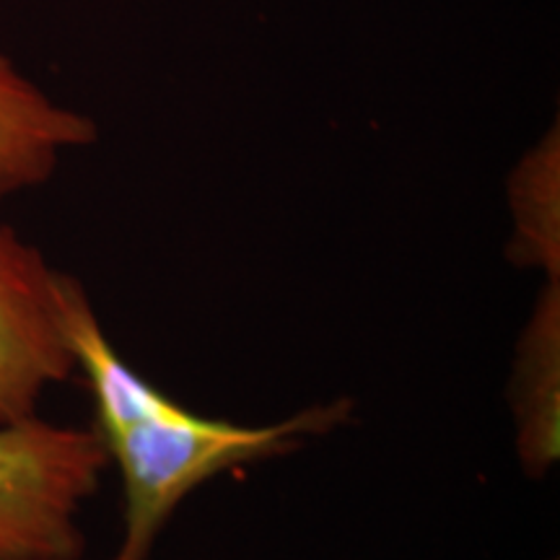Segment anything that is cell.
Segmentation results:
<instances>
[{
    "label": "cell",
    "instance_id": "cell-1",
    "mask_svg": "<svg viewBox=\"0 0 560 560\" xmlns=\"http://www.w3.org/2000/svg\"><path fill=\"white\" fill-rule=\"evenodd\" d=\"M350 412L353 400L338 397L276 423L242 425L185 408L177 416L143 418L104 433L125 495L122 542L112 560H149L159 535L192 490L234 467L296 452L310 439L346 425Z\"/></svg>",
    "mask_w": 560,
    "mask_h": 560
},
{
    "label": "cell",
    "instance_id": "cell-2",
    "mask_svg": "<svg viewBox=\"0 0 560 560\" xmlns=\"http://www.w3.org/2000/svg\"><path fill=\"white\" fill-rule=\"evenodd\" d=\"M109 467L94 425H0V560H81V516Z\"/></svg>",
    "mask_w": 560,
    "mask_h": 560
},
{
    "label": "cell",
    "instance_id": "cell-3",
    "mask_svg": "<svg viewBox=\"0 0 560 560\" xmlns=\"http://www.w3.org/2000/svg\"><path fill=\"white\" fill-rule=\"evenodd\" d=\"M60 276L0 223V425L37 416L42 397L75 376L60 322Z\"/></svg>",
    "mask_w": 560,
    "mask_h": 560
},
{
    "label": "cell",
    "instance_id": "cell-4",
    "mask_svg": "<svg viewBox=\"0 0 560 560\" xmlns=\"http://www.w3.org/2000/svg\"><path fill=\"white\" fill-rule=\"evenodd\" d=\"M96 138L89 115L52 100L0 52V200L50 182L66 153Z\"/></svg>",
    "mask_w": 560,
    "mask_h": 560
},
{
    "label": "cell",
    "instance_id": "cell-5",
    "mask_svg": "<svg viewBox=\"0 0 560 560\" xmlns=\"http://www.w3.org/2000/svg\"><path fill=\"white\" fill-rule=\"evenodd\" d=\"M509 412L522 472L545 480L560 459V280H545L516 338Z\"/></svg>",
    "mask_w": 560,
    "mask_h": 560
},
{
    "label": "cell",
    "instance_id": "cell-6",
    "mask_svg": "<svg viewBox=\"0 0 560 560\" xmlns=\"http://www.w3.org/2000/svg\"><path fill=\"white\" fill-rule=\"evenodd\" d=\"M60 322L70 353H73L75 374L86 380L94 397V429L100 431V436L136 420L177 416L185 410V405L159 392L122 361L102 327L86 289L79 278L68 272L60 276Z\"/></svg>",
    "mask_w": 560,
    "mask_h": 560
},
{
    "label": "cell",
    "instance_id": "cell-7",
    "mask_svg": "<svg viewBox=\"0 0 560 560\" xmlns=\"http://www.w3.org/2000/svg\"><path fill=\"white\" fill-rule=\"evenodd\" d=\"M511 236L506 260L560 280V128L558 120L532 143L506 177Z\"/></svg>",
    "mask_w": 560,
    "mask_h": 560
}]
</instances>
